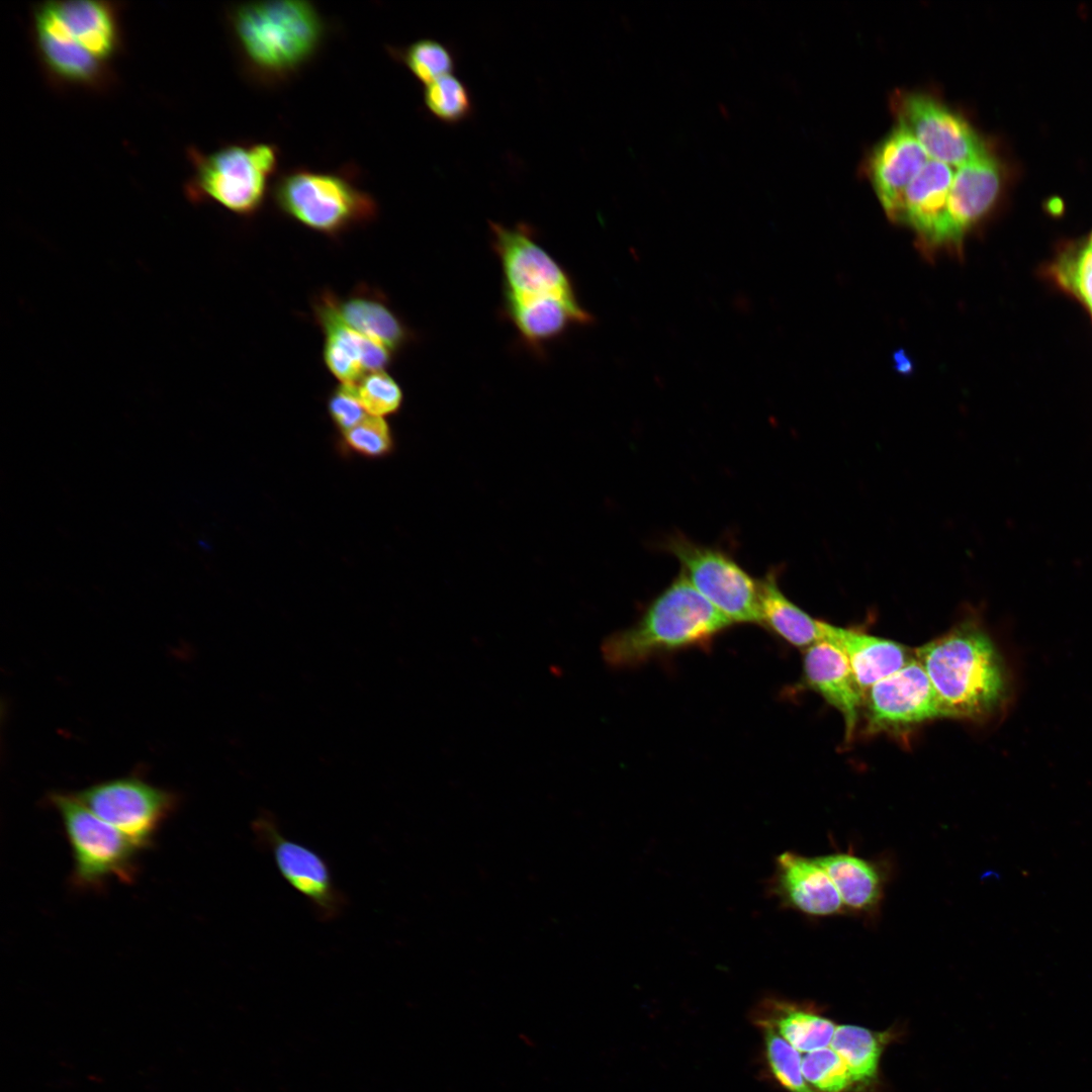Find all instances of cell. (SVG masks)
Listing matches in <instances>:
<instances>
[{
	"label": "cell",
	"instance_id": "6da1fadb",
	"mask_svg": "<svg viewBox=\"0 0 1092 1092\" xmlns=\"http://www.w3.org/2000/svg\"><path fill=\"white\" fill-rule=\"evenodd\" d=\"M936 693L941 716L987 720L1005 710L1012 686L1005 660L976 618L915 650Z\"/></svg>",
	"mask_w": 1092,
	"mask_h": 1092
},
{
	"label": "cell",
	"instance_id": "7a4b0ae2",
	"mask_svg": "<svg viewBox=\"0 0 1092 1092\" xmlns=\"http://www.w3.org/2000/svg\"><path fill=\"white\" fill-rule=\"evenodd\" d=\"M40 63L57 81L97 86L121 46L118 9L103 1H52L32 14Z\"/></svg>",
	"mask_w": 1092,
	"mask_h": 1092
},
{
	"label": "cell",
	"instance_id": "3957f363",
	"mask_svg": "<svg viewBox=\"0 0 1092 1092\" xmlns=\"http://www.w3.org/2000/svg\"><path fill=\"white\" fill-rule=\"evenodd\" d=\"M731 625L679 572L635 624L609 635L601 651L609 666L634 667L659 654L709 646Z\"/></svg>",
	"mask_w": 1092,
	"mask_h": 1092
},
{
	"label": "cell",
	"instance_id": "277c9868",
	"mask_svg": "<svg viewBox=\"0 0 1092 1092\" xmlns=\"http://www.w3.org/2000/svg\"><path fill=\"white\" fill-rule=\"evenodd\" d=\"M230 24L246 62L268 77H282L303 65L317 49L324 22L306 1L243 3Z\"/></svg>",
	"mask_w": 1092,
	"mask_h": 1092
},
{
	"label": "cell",
	"instance_id": "5b68a950",
	"mask_svg": "<svg viewBox=\"0 0 1092 1092\" xmlns=\"http://www.w3.org/2000/svg\"><path fill=\"white\" fill-rule=\"evenodd\" d=\"M73 856V884L99 889L110 880L130 883L138 874L142 849L130 837L88 809L75 794L53 793Z\"/></svg>",
	"mask_w": 1092,
	"mask_h": 1092
},
{
	"label": "cell",
	"instance_id": "8992f818",
	"mask_svg": "<svg viewBox=\"0 0 1092 1092\" xmlns=\"http://www.w3.org/2000/svg\"><path fill=\"white\" fill-rule=\"evenodd\" d=\"M189 157L193 174L186 186L188 197L216 202L241 215L260 208L277 163L275 147L267 144L229 145L208 154L192 149Z\"/></svg>",
	"mask_w": 1092,
	"mask_h": 1092
},
{
	"label": "cell",
	"instance_id": "52a82bcc",
	"mask_svg": "<svg viewBox=\"0 0 1092 1092\" xmlns=\"http://www.w3.org/2000/svg\"><path fill=\"white\" fill-rule=\"evenodd\" d=\"M273 196L284 213L330 236L367 222L377 212L370 194L334 173L291 170L278 178Z\"/></svg>",
	"mask_w": 1092,
	"mask_h": 1092
},
{
	"label": "cell",
	"instance_id": "ba28073f",
	"mask_svg": "<svg viewBox=\"0 0 1092 1092\" xmlns=\"http://www.w3.org/2000/svg\"><path fill=\"white\" fill-rule=\"evenodd\" d=\"M680 572L732 624H760V584L720 548L698 544L682 534L664 542Z\"/></svg>",
	"mask_w": 1092,
	"mask_h": 1092
},
{
	"label": "cell",
	"instance_id": "9c48e42d",
	"mask_svg": "<svg viewBox=\"0 0 1092 1092\" xmlns=\"http://www.w3.org/2000/svg\"><path fill=\"white\" fill-rule=\"evenodd\" d=\"M489 228L500 261L506 308L548 299L578 302L567 274L534 240L529 226L491 221Z\"/></svg>",
	"mask_w": 1092,
	"mask_h": 1092
},
{
	"label": "cell",
	"instance_id": "30bf717a",
	"mask_svg": "<svg viewBox=\"0 0 1092 1092\" xmlns=\"http://www.w3.org/2000/svg\"><path fill=\"white\" fill-rule=\"evenodd\" d=\"M890 104L897 122L909 130L932 160L958 168L989 152L986 142L962 113L928 92L897 90Z\"/></svg>",
	"mask_w": 1092,
	"mask_h": 1092
},
{
	"label": "cell",
	"instance_id": "8fae6325",
	"mask_svg": "<svg viewBox=\"0 0 1092 1092\" xmlns=\"http://www.w3.org/2000/svg\"><path fill=\"white\" fill-rule=\"evenodd\" d=\"M94 814L130 837L142 849L152 844L176 809V794L138 776L94 784L75 794Z\"/></svg>",
	"mask_w": 1092,
	"mask_h": 1092
},
{
	"label": "cell",
	"instance_id": "7c38bea8",
	"mask_svg": "<svg viewBox=\"0 0 1092 1092\" xmlns=\"http://www.w3.org/2000/svg\"><path fill=\"white\" fill-rule=\"evenodd\" d=\"M252 830L259 846L273 857L284 881L307 900L320 920L332 921L344 912L347 897L336 886L324 856L287 838L268 812H262L252 822Z\"/></svg>",
	"mask_w": 1092,
	"mask_h": 1092
},
{
	"label": "cell",
	"instance_id": "4fadbf2b",
	"mask_svg": "<svg viewBox=\"0 0 1092 1092\" xmlns=\"http://www.w3.org/2000/svg\"><path fill=\"white\" fill-rule=\"evenodd\" d=\"M866 696L871 733L908 729L942 717L933 686L915 656L875 684Z\"/></svg>",
	"mask_w": 1092,
	"mask_h": 1092
},
{
	"label": "cell",
	"instance_id": "5bb4252c",
	"mask_svg": "<svg viewBox=\"0 0 1092 1092\" xmlns=\"http://www.w3.org/2000/svg\"><path fill=\"white\" fill-rule=\"evenodd\" d=\"M953 175V167L929 159L907 187L893 220L912 230L928 256L951 253L947 204Z\"/></svg>",
	"mask_w": 1092,
	"mask_h": 1092
},
{
	"label": "cell",
	"instance_id": "9a60e30c",
	"mask_svg": "<svg viewBox=\"0 0 1092 1092\" xmlns=\"http://www.w3.org/2000/svg\"><path fill=\"white\" fill-rule=\"evenodd\" d=\"M1003 186V168L990 152L954 170L948 195L952 254H961L968 232L994 207Z\"/></svg>",
	"mask_w": 1092,
	"mask_h": 1092
},
{
	"label": "cell",
	"instance_id": "2e32d148",
	"mask_svg": "<svg viewBox=\"0 0 1092 1092\" xmlns=\"http://www.w3.org/2000/svg\"><path fill=\"white\" fill-rule=\"evenodd\" d=\"M314 315L325 334L324 361L341 383L358 384L367 373L383 370L390 363L391 353L386 347L341 321L331 292L317 298Z\"/></svg>",
	"mask_w": 1092,
	"mask_h": 1092
},
{
	"label": "cell",
	"instance_id": "e0dca14e",
	"mask_svg": "<svg viewBox=\"0 0 1092 1092\" xmlns=\"http://www.w3.org/2000/svg\"><path fill=\"white\" fill-rule=\"evenodd\" d=\"M929 157L909 132L898 123L872 150L867 174L888 217L893 221L903 195Z\"/></svg>",
	"mask_w": 1092,
	"mask_h": 1092
},
{
	"label": "cell",
	"instance_id": "ac0fdd59",
	"mask_svg": "<svg viewBox=\"0 0 1092 1092\" xmlns=\"http://www.w3.org/2000/svg\"><path fill=\"white\" fill-rule=\"evenodd\" d=\"M770 890L785 906L810 916H831L844 910L833 882L816 857L793 851L780 854Z\"/></svg>",
	"mask_w": 1092,
	"mask_h": 1092
},
{
	"label": "cell",
	"instance_id": "d6986e66",
	"mask_svg": "<svg viewBox=\"0 0 1092 1092\" xmlns=\"http://www.w3.org/2000/svg\"><path fill=\"white\" fill-rule=\"evenodd\" d=\"M803 676L809 689L842 715L845 739L851 740L864 695L843 653L825 641L806 648Z\"/></svg>",
	"mask_w": 1092,
	"mask_h": 1092
},
{
	"label": "cell",
	"instance_id": "ffe728a7",
	"mask_svg": "<svg viewBox=\"0 0 1092 1092\" xmlns=\"http://www.w3.org/2000/svg\"><path fill=\"white\" fill-rule=\"evenodd\" d=\"M823 641L843 653L864 696L875 684L901 669L913 658L909 650L898 642L827 622Z\"/></svg>",
	"mask_w": 1092,
	"mask_h": 1092
},
{
	"label": "cell",
	"instance_id": "44dd1931",
	"mask_svg": "<svg viewBox=\"0 0 1092 1092\" xmlns=\"http://www.w3.org/2000/svg\"><path fill=\"white\" fill-rule=\"evenodd\" d=\"M332 302L345 325L392 353L402 348L410 338L404 324L378 292L363 288L343 299L332 293Z\"/></svg>",
	"mask_w": 1092,
	"mask_h": 1092
},
{
	"label": "cell",
	"instance_id": "7402d4cb",
	"mask_svg": "<svg viewBox=\"0 0 1092 1092\" xmlns=\"http://www.w3.org/2000/svg\"><path fill=\"white\" fill-rule=\"evenodd\" d=\"M778 576V570L771 569L759 579L760 625L796 647L806 649L823 641L826 622L793 603L782 592Z\"/></svg>",
	"mask_w": 1092,
	"mask_h": 1092
},
{
	"label": "cell",
	"instance_id": "603a6c76",
	"mask_svg": "<svg viewBox=\"0 0 1092 1092\" xmlns=\"http://www.w3.org/2000/svg\"><path fill=\"white\" fill-rule=\"evenodd\" d=\"M758 1025L772 1026L800 1053H810L830 1045L835 1023L809 1007L767 998L756 1011Z\"/></svg>",
	"mask_w": 1092,
	"mask_h": 1092
},
{
	"label": "cell",
	"instance_id": "cb8c5ba5",
	"mask_svg": "<svg viewBox=\"0 0 1092 1092\" xmlns=\"http://www.w3.org/2000/svg\"><path fill=\"white\" fill-rule=\"evenodd\" d=\"M833 882L844 909L873 912L883 897L882 874L874 862L850 852L816 856Z\"/></svg>",
	"mask_w": 1092,
	"mask_h": 1092
},
{
	"label": "cell",
	"instance_id": "d4e9b609",
	"mask_svg": "<svg viewBox=\"0 0 1092 1092\" xmlns=\"http://www.w3.org/2000/svg\"><path fill=\"white\" fill-rule=\"evenodd\" d=\"M888 1037V1033L843 1024L836 1026L830 1048L844 1062L856 1086H867L878 1077L881 1056Z\"/></svg>",
	"mask_w": 1092,
	"mask_h": 1092
},
{
	"label": "cell",
	"instance_id": "484cf974",
	"mask_svg": "<svg viewBox=\"0 0 1092 1092\" xmlns=\"http://www.w3.org/2000/svg\"><path fill=\"white\" fill-rule=\"evenodd\" d=\"M1055 281L1092 313V242L1063 252L1051 267Z\"/></svg>",
	"mask_w": 1092,
	"mask_h": 1092
},
{
	"label": "cell",
	"instance_id": "4316f807",
	"mask_svg": "<svg viewBox=\"0 0 1092 1092\" xmlns=\"http://www.w3.org/2000/svg\"><path fill=\"white\" fill-rule=\"evenodd\" d=\"M424 102L436 118L451 124L466 119L473 108L469 89L451 74L426 85Z\"/></svg>",
	"mask_w": 1092,
	"mask_h": 1092
},
{
	"label": "cell",
	"instance_id": "83f0119b",
	"mask_svg": "<svg viewBox=\"0 0 1092 1092\" xmlns=\"http://www.w3.org/2000/svg\"><path fill=\"white\" fill-rule=\"evenodd\" d=\"M766 1059L776 1080L789 1092H816L802 1073V1056L772 1026L760 1024Z\"/></svg>",
	"mask_w": 1092,
	"mask_h": 1092
},
{
	"label": "cell",
	"instance_id": "f1b7e54d",
	"mask_svg": "<svg viewBox=\"0 0 1092 1092\" xmlns=\"http://www.w3.org/2000/svg\"><path fill=\"white\" fill-rule=\"evenodd\" d=\"M802 1073L816 1092H847L857 1087L844 1062L830 1046L806 1053Z\"/></svg>",
	"mask_w": 1092,
	"mask_h": 1092
},
{
	"label": "cell",
	"instance_id": "f546056e",
	"mask_svg": "<svg viewBox=\"0 0 1092 1092\" xmlns=\"http://www.w3.org/2000/svg\"><path fill=\"white\" fill-rule=\"evenodd\" d=\"M400 58L415 77L426 85L451 74L455 67L452 52L444 43L430 38L411 43L401 52Z\"/></svg>",
	"mask_w": 1092,
	"mask_h": 1092
},
{
	"label": "cell",
	"instance_id": "4dcf8cb0",
	"mask_svg": "<svg viewBox=\"0 0 1092 1092\" xmlns=\"http://www.w3.org/2000/svg\"><path fill=\"white\" fill-rule=\"evenodd\" d=\"M357 389L361 403L370 416L384 418L395 414L401 406V388L384 370L364 375Z\"/></svg>",
	"mask_w": 1092,
	"mask_h": 1092
},
{
	"label": "cell",
	"instance_id": "1f68e13d",
	"mask_svg": "<svg viewBox=\"0 0 1092 1092\" xmlns=\"http://www.w3.org/2000/svg\"><path fill=\"white\" fill-rule=\"evenodd\" d=\"M342 435L344 444L351 451L369 458L387 455L393 447L389 425L381 417L369 415Z\"/></svg>",
	"mask_w": 1092,
	"mask_h": 1092
},
{
	"label": "cell",
	"instance_id": "d6a6232c",
	"mask_svg": "<svg viewBox=\"0 0 1092 1092\" xmlns=\"http://www.w3.org/2000/svg\"><path fill=\"white\" fill-rule=\"evenodd\" d=\"M328 412L342 433L352 429L368 416L359 398L357 384L338 385L328 399Z\"/></svg>",
	"mask_w": 1092,
	"mask_h": 1092
},
{
	"label": "cell",
	"instance_id": "836d02e7",
	"mask_svg": "<svg viewBox=\"0 0 1092 1092\" xmlns=\"http://www.w3.org/2000/svg\"><path fill=\"white\" fill-rule=\"evenodd\" d=\"M1090 241L1092 242V236H1091V238H1090Z\"/></svg>",
	"mask_w": 1092,
	"mask_h": 1092
}]
</instances>
